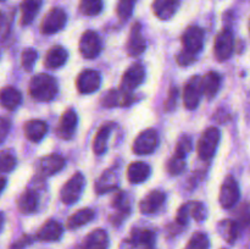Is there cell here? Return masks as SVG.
<instances>
[{"label":"cell","mask_w":250,"mask_h":249,"mask_svg":"<svg viewBox=\"0 0 250 249\" xmlns=\"http://www.w3.org/2000/svg\"><path fill=\"white\" fill-rule=\"evenodd\" d=\"M155 241L153 231L146 228H134L131 233V242L136 246H144L150 248Z\"/></svg>","instance_id":"obj_31"},{"label":"cell","mask_w":250,"mask_h":249,"mask_svg":"<svg viewBox=\"0 0 250 249\" xmlns=\"http://www.w3.org/2000/svg\"><path fill=\"white\" fill-rule=\"evenodd\" d=\"M183 50L197 55L204 44V31L198 26H189L182 34Z\"/></svg>","instance_id":"obj_9"},{"label":"cell","mask_w":250,"mask_h":249,"mask_svg":"<svg viewBox=\"0 0 250 249\" xmlns=\"http://www.w3.org/2000/svg\"><path fill=\"white\" fill-rule=\"evenodd\" d=\"M190 150H192V141H190L189 137L183 136L182 138L178 141L177 145H176L175 154H177V155L186 158V155H187V154L189 153Z\"/></svg>","instance_id":"obj_40"},{"label":"cell","mask_w":250,"mask_h":249,"mask_svg":"<svg viewBox=\"0 0 250 249\" xmlns=\"http://www.w3.org/2000/svg\"><path fill=\"white\" fill-rule=\"evenodd\" d=\"M5 186H6V178L2 177V176H0V193L2 192V189L5 188Z\"/></svg>","instance_id":"obj_47"},{"label":"cell","mask_w":250,"mask_h":249,"mask_svg":"<svg viewBox=\"0 0 250 249\" xmlns=\"http://www.w3.org/2000/svg\"><path fill=\"white\" fill-rule=\"evenodd\" d=\"M42 6V0H23L21 4V24L27 26L36 19Z\"/></svg>","instance_id":"obj_28"},{"label":"cell","mask_w":250,"mask_h":249,"mask_svg":"<svg viewBox=\"0 0 250 249\" xmlns=\"http://www.w3.org/2000/svg\"><path fill=\"white\" fill-rule=\"evenodd\" d=\"M181 0H154L153 11L160 20H170L180 7Z\"/></svg>","instance_id":"obj_18"},{"label":"cell","mask_w":250,"mask_h":249,"mask_svg":"<svg viewBox=\"0 0 250 249\" xmlns=\"http://www.w3.org/2000/svg\"><path fill=\"white\" fill-rule=\"evenodd\" d=\"M29 242H31V239H29L28 237H23V238L20 239V241H17L15 244H12L11 248L10 249H23L24 246H27Z\"/></svg>","instance_id":"obj_46"},{"label":"cell","mask_w":250,"mask_h":249,"mask_svg":"<svg viewBox=\"0 0 250 249\" xmlns=\"http://www.w3.org/2000/svg\"><path fill=\"white\" fill-rule=\"evenodd\" d=\"M66 21H67V17H66L65 11L60 7H54L43 19L41 29L44 34H54L63 28Z\"/></svg>","instance_id":"obj_8"},{"label":"cell","mask_w":250,"mask_h":249,"mask_svg":"<svg viewBox=\"0 0 250 249\" xmlns=\"http://www.w3.org/2000/svg\"><path fill=\"white\" fill-rule=\"evenodd\" d=\"M217 229H219V233L221 234L222 238H224L227 243L232 244L236 242L237 238H238L241 226H239L238 222L234 221V220L227 219L220 221Z\"/></svg>","instance_id":"obj_27"},{"label":"cell","mask_w":250,"mask_h":249,"mask_svg":"<svg viewBox=\"0 0 250 249\" xmlns=\"http://www.w3.org/2000/svg\"><path fill=\"white\" fill-rule=\"evenodd\" d=\"M109 247V236L103 228L94 229L84 239L83 249H107Z\"/></svg>","instance_id":"obj_21"},{"label":"cell","mask_w":250,"mask_h":249,"mask_svg":"<svg viewBox=\"0 0 250 249\" xmlns=\"http://www.w3.org/2000/svg\"><path fill=\"white\" fill-rule=\"evenodd\" d=\"M112 128H114V124L107 122L104 124L99 129H98L97 134H95L94 142H93V150L97 155H102L107 148V139H109L110 133H111Z\"/></svg>","instance_id":"obj_25"},{"label":"cell","mask_w":250,"mask_h":249,"mask_svg":"<svg viewBox=\"0 0 250 249\" xmlns=\"http://www.w3.org/2000/svg\"><path fill=\"white\" fill-rule=\"evenodd\" d=\"M185 249H209V238L202 232L194 233Z\"/></svg>","instance_id":"obj_33"},{"label":"cell","mask_w":250,"mask_h":249,"mask_svg":"<svg viewBox=\"0 0 250 249\" xmlns=\"http://www.w3.org/2000/svg\"><path fill=\"white\" fill-rule=\"evenodd\" d=\"M166 199L165 193L161 192V190H151L148 195L143 198L139 203V209L143 214H154L155 211H158L161 208V205L164 204Z\"/></svg>","instance_id":"obj_16"},{"label":"cell","mask_w":250,"mask_h":249,"mask_svg":"<svg viewBox=\"0 0 250 249\" xmlns=\"http://www.w3.org/2000/svg\"><path fill=\"white\" fill-rule=\"evenodd\" d=\"M2 1H5V0H0V2H2Z\"/></svg>","instance_id":"obj_50"},{"label":"cell","mask_w":250,"mask_h":249,"mask_svg":"<svg viewBox=\"0 0 250 249\" xmlns=\"http://www.w3.org/2000/svg\"><path fill=\"white\" fill-rule=\"evenodd\" d=\"M215 56L219 61H226L234 51V38L229 29H224L217 34L214 45Z\"/></svg>","instance_id":"obj_6"},{"label":"cell","mask_w":250,"mask_h":249,"mask_svg":"<svg viewBox=\"0 0 250 249\" xmlns=\"http://www.w3.org/2000/svg\"><path fill=\"white\" fill-rule=\"evenodd\" d=\"M195 56L194 54H190L188 51L182 50L177 56V62L180 63L181 66H188L190 63H193L195 61Z\"/></svg>","instance_id":"obj_43"},{"label":"cell","mask_w":250,"mask_h":249,"mask_svg":"<svg viewBox=\"0 0 250 249\" xmlns=\"http://www.w3.org/2000/svg\"><path fill=\"white\" fill-rule=\"evenodd\" d=\"M37 59H38V53H37L34 49L28 48L26 50H23L21 56V62L22 66L26 71H31L33 68L34 63H36Z\"/></svg>","instance_id":"obj_37"},{"label":"cell","mask_w":250,"mask_h":249,"mask_svg":"<svg viewBox=\"0 0 250 249\" xmlns=\"http://www.w3.org/2000/svg\"><path fill=\"white\" fill-rule=\"evenodd\" d=\"M103 10V0H81L80 11L84 16H97Z\"/></svg>","instance_id":"obj_32"},{"label":"cell","mask_w":250,"mask_h":249,"mask_svg":"<svg viewBox=\"0 0 250 249\" xmlns=\"http://www.w3.org/2000/svg\"><path fill=\"white\" fill-rule=\"evenodd\" d=\"M185 159L186 158H183V156L177 155V154H173V156L167 161V166H166L168 173H170V175H180L186 167Z\"/></svg>","instance_id":"obj_34"},{"label":"cell","mask_w":250,"mask_h":249,"mask_svg":"<svg viewBox=\"0 0 250 249\" xmlns=\"http://www.w3.org/2000/svg\"><path fill=\"white\" fill-rule=\"evenodd\" d=\"M4 221H5L4 215H2V212H0V232H1L2 227H4Z\"/></svg>","instance_id":"obj_48"},{"label":"cell","mask_w":250,"mask_h":249,"mask_svg":"<svg viewBox=\"0 0 250 249\" xmlns=\"http://www.w3.org/2000/svg\"><path fill=\"white\" fill-rule=\"evenodd\" d=\"M220 138H221V133H220L219 128L209 127V128L205 129L199 141H198L197 151L199 158L203 160L211 159L216 151L217 145H219Z\"/></svg>","instance_id":"obj_2"},{"label":"cell","mask_w":250,"mask_h":249,"mask_svg":"<svg viewBox=\"0 0 250 249\" xmlns=\"http://www.w3.org/2000/svg\"><path fill=\"white\" fill-rule=\"evenodd\" d=\"M16 167V158L9 151H0V173H6Z\"/></svg>","instance_id":"obj_35"},{"label":"cell","mask_w":250,"mask_h":249,"mask_svg":"<svg viewBox=\"0 0 250 249\" xmlns=\"http://www.w3.org/2000/svg\"><path fill=\"white\" fill-rule=\"evenodd\" d=\"M150 175V166L143 161H134L127 168V178L133 185L144 182Z\"/></svg>","instance_id":"obj_20"},{"label":"cell","mask_w":250,"mask_h":249,"mask_svg":"<svg viewBox=\"0 0 250 249\" xmlns=\"http://www.w3.org/2000/svg\"><path fill=\"white\" fill-rule=\"evenodd\" d=\"M22 102V95L20 93L19 89H16L15 87L11 85H7L0 89V105H1L4 109L12 110L17 109L20 106Z\"/></svg>","instance_id":"obj_19"},{"label":"cell","mask_w":250,"mask_h":249,"mask_svg":"<svg viewBox=\"0 0 250 249\" xmlns=\"http://www.w3.org/2000/svg\"><path fill=\"white\" fill-rule=\"evenodd\" d=\"M17 207L22 214H32L38 208V197L33 190H26L19 198Z\"/></svg>","instance_id":"obj_30"},{"label":"cell","mask_w":250,"mask_h":249,"mask_svg":"<svg viewBox=\"0 0 250 249\" xmlns=\"http://www.w3.org/2000/svg\"><path fill=\"white\" fill-rule=\"evenodd\" d=\"M58 89L55 78L46 73L33 76L29 82V94L37 102H50L58 94Z\"/></svg>","instance_id":"obj_1"},{"label":"cell","mask_w":250,"mask_h":249,"mask_svg":"<svg viewBox=\"0 0 250 249\" xmlns=\"http://www.w3.org/2000/svg\"><path fill=\"white\" fill-rule=\"evenodd\" d=\"M65 166V159L58 154H50V155L43 156L38 161V172L43 176H53L54 173L62 170Z\"/></svg>","instance_id":"obj_14"},{"label":"cell","mask_w":250,"mask_h":249,"mask_svg":"<svg viewBox=\"0 0 250 249\" xmlns=\"http://www.w3.org/2000/svg\"><path fill=\"white\" fill-rule=\"evenodd\" d=\"M220 87H221V76L217 72H208L204 77L202 78V88H203V94L208 98L211 99L219 92Z\"/></svg>","instance_id":"obj_24"},{"label":"cell","mask_w":250,"mask_h":249,"mask_svg":"<svg viewBox=\"0 0 250 249\" xmlns=\"http://www.w3.org/2000/svg\"><path fill=\"white\" fill-rule=\"evenodd\" d=\"M67 58L68 54L65 50V48H62L60 45H55L46 53L44 63L49 68H58L65 65V62L67 61Z\"/></svg>","instance_id":"obj_26"},{"label":"cell","mask_w":250,"mask_h":249,"mask_svg":"<svg viewBox=\"0 0 250 249\" xmlns=\"http://www.w3.org/2000/svg\"><path fill=\"white\" fill-rule=\"evenodd\" d=\"M134 2H136V0H119V4H117V15H119L120 20L127 21L131 17L132 12H133Z\"/></svg>","instance_id":"obj_36"},{"label":"cell","mask_w":250,"mask_h":249,"mask_svg":"<svg viewBox=\"0 0 250 249\" xmlns=\"http://www.w3.org/2000/svg\"><path fill=\"white\" fill-rule=\"evenodd\" d=\"M63 228L61 226L60 222L55 221V220H48L43 226L39 228L38 233H37V238L39 241L44 242H55L61 238L62 236Z\"/></svg>","instance_id":"obj_17"},{"label":"cell","mask_w":250,"mask_h":249,"mask_svg":"<svg viewBox=\"0 0 250 249\" xmlns=\"http://www.w3.org/2000/svg\"><path fill=\"white\" fill-rule=\"evenodd\" d=\"M10 131V121L6 117L0 116V144L6 139Z\"/></svg>","instance_id":"obj_44"},{"label":"cell","mask_w":250,"mask_h":249,"mask_svg":"<svg viewBox=\"0 0 250 249\" xmlns=\"http://www.w3.org/2000/svg\"><path fill=\"white\" fill-rule=\"evenodd\" d=\"M203 93L202 78L194 76L186 84L183 90V103L188 110H194L200 102V95Z\"/></svg>","instance_id":"obj_11"},{"label":"cell","mask_w":250,"mask_h":249,"mask_svg":"<svg viewBox=\"0 0 250 249\" xmlns=\"http://www.w3.org/2000/svg\"><path fill=\"white\" fill-rule=\"evenodd\" d=\"M102 77L100 73L95 70H84L80 73L77 78L78 92L82 94H90L99 89Z\"/></svg>","instance_id":"obj_12"},{"label":"cell","mask_w":250,"mask_h":249,"mask_svg":"<svg viewBox=\"0 0 250 249\" xmlns=\"http://www.w3.org/2000/svg\"><path fill=\"white\" fill-rule=\"evenodd\" d=\"M159 143L158 132L153 128L141 132L139 136L134 139L133 151L137 155H148L156 149Z\"/></svg>","instance_id":"obj_5"},{"label":"cell","mask_w":250,"mask_h":249,"mask_svg":"<svg viewBox=\"0 0 250 249\" xmlns=\"http://www.w3.org/2000/svg\"><path fill=\"white\" fill-rule=\"evenodd\" d=\"M84 176L81 172H76L65 185L62 186L60 192V198L65 204H73L80 199L81 194L84 188Z\"/></svg>","instance_id":"obj_3"},{"label":"cell","mask_w":250,"mask_h":249,"mask_svg":"<svg viewBox=\"0 0 250 249\" xmlns=\"http://www.w3.org/2000/svg\"><path fill=\"white\" fill-rule=\"evenodd\" d=\"M190 216L197 221H203L207 217V210L205 207L199 202H189Z\"/></svg>","instance_id":"obj_39"},{"label":"cell","mask_w":250,"mask_h":249,"mask_svg":"<svg viewBox=\"0 0 250 249\" xmlns=\"http://www.w3.org/2000/svg\"><path fill=\"white\" fill-rule=\"evenodd\" d=\"M144 77H146V71L142 63H133L124 73L120 90L125 93H132L138 85L143 83Z\"/></svg>","instance_id":"obj_7"},{"label":"cell","mask_w":250,"mask_h":249,"mask_svg":"<svg viewBox=\"0 0 250 249\" xmlns=\"http://www.w3.org/2000/svg\"><path fill=\"white\" fill-rule=\"evenodd\" d=\"M102 51V42L94 31H85L80 39V53L85 59H94Z\"/></svg>","instance_id":"obj_10"},{"label":"cell","mask_w":250,"mask_h":249,"mask_svg":"<svg viewBox=\"0 0 250 249\" xmlns=\"http://www.w3.org/2000/svg\"><path fill=\"white\" fill-rule=\"evenodd\" d=\"M117 182H119V173L115 168H110V170L105 171L100 176L99 180L95 182V190L99 194L114 190L117 187Z\"/></svg>","instance_id":"obj_23"},{"label":"cell","mask_w":250,"mask_h":249,"mask_svg":"<svg viewBox=\"0 0 250 249\" xmlns=\"http://www.w3.org/2000/svg\"><path fill=\"white\" fill-rule=\"evenodd\" d=\"M249 32H250V20H249Z\"/></svg>","instance_id":"obj_49"},{"label":"cell","mask_w":250,"mask_h":249,"mask_svg":"<svg viewBox=\"0 0 250 249\" xmlns=\"http://www.w3.org/2000/svg\"><path fill=\"white\" fill-rule=\"evenodd\" d=\"M103 104L104 106L112 107L117 106V105H121V93L116 92V90H109L107 93H105L104 97H103Z\"/></svg>","instance_id":"obj_38"},{"label":"cell","mask_w":250,"mask_h":249,"mask_svg":"<svg viewBox=\"0 0 250 249\" xmlns=\"http://www.w3.org/2000/svg\"><path fill=\"white\" fill-rule=\"evenodd\" d=\"M176 100H177V89L176 88H172L168 93V98L165 102V107L166 110H171L176 104Z\"/></svg>","instance_id":"obj_45"},{"label":"cell","mask_w":250,"mask_h":249,"mask_svg":"<svg viewBox=\"0 0 250 249\" xmlns=\"http://www.w3.org/2000/svg\"><path fill=\"white\" fill-rule=\"evenodd\" d=\"M239 197H241V193H239L238 183L234 180L233 176H227L220 189V204L225 209H231L238 203Z\"/></svg>","instance_id":"obj_4"},{"label":"cell","mask_w":250,"mask_h":249,"mask_svg":"<svg viewBox=\"0 0 250 249\" xmlns=\"http://www.w3.org/2000/svg\"><path fill=\"white\" fill-rule=\"evenodd\" d=\"M146 48V42L142 34V26L141 23H134L132 26L131 32H129L128 41H127V53L131 56H138L144 53Z\"/></svg>","instance_id":"obj_13"},{"label":"cell","mask_w":250,"mask_h":249,"mask_svg":"<svg viewBox=\"0 0 250 249\" xmlns=\"http://www.w3.org/2000/svg\"><path fill=\"white\" fill-rule=\"evenodd\" d=\"M10 31V20L4 12H0V41L6 38Z\"/></svg>","instance_id":"obj_42"},{"label":"cell","mask_w":250,"mask_h":249,"mask_svg":"<svg viewBox=\"0 0 250 249\" xmlns=\"http://www.w3.org/2000/svg\"><path fill=\"white\" fill-rule=\"evenodd\" d=\"M77 121L78 117L77 114L75 112L73 109L66 110L62 114V116L60 117V121H59L58 129H56V133L59 134V137L63 139H70L73 136L76 131V127H77Z\"/></svg>","instance_id":"obj_15"},{"label":"cell","mask_w":250,"mask_h":249,"mask_svg":"<svg viewBox=\"0 0 250 249\" xmlns=\"http://www.w3.org/2000/svg\"><path fill=\"white\" fill-rule=\"evenodd\" d=\"M190 217V208H189V203L187 204H183L182 207L178 209L177 211V216H176V221L177 224L180 225H186L188 222Z\"/></svg>","instance_id":"obj_41"},{"label":"cell","mask_w":250,"mask_h":249,"mask_svg":"<svg viewBox=\"0 0 250 249\" xmlns=\"http://www.w3.org/2000/svg\"><path fill=\"white\" fill-rule=\"evenodd\" d=\"M94 219V211L89 208H85V209H81L78 211H76L75 214L71 215L67 220V228L75 229L78 227H82L84 225H87L88 222H90Z\"/></svg>","instance_id":"obj_29"},{"label":"cell","mask_w":250,"mask_h":249,"mask_svg":"<svg viewBox=\"0 0 250 249\" xmlns=\"http://www.w3.org/2000/svg\"><path fill=\"white\" fill-rule=\"evenodd\" d=\"M48 132V124L42 120H31L24 124V134L31 142L42 141Z\"/></svg>","instance_id":"obj_22"}]
</instances>
